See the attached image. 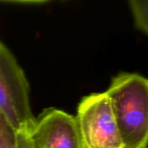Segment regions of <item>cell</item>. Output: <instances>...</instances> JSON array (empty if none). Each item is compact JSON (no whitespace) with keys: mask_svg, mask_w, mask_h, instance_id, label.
Segmentation results:
<instances>
[{"mask_svg":"<svg viewBox=\"0 0 148 148\" xmlns=\"http://www.w3.org/2000/svg\"><path fill=\"white\" fill-rule=\"evenodd\" d=\"M124 148H147L148 78L119 72L106 91Z\"/></svg>","mask_w":148,"mask_h":148,"instance_id":"1","label":"cell"},{"mask_svg":"<svg viewBox=\"0 0 148 148\" xmlns=\"http://www.w3.org/2000/svg\"><path fill=\"white\" fill-rule=\"evenodd\" d=\"M0 113L15 130L31 134L36 124L24 71L0 40Z\"/></svg>","mask_w":148,"mask_h":148,"instance_id":"2","label":"cell"},{"mask_svg":"<svg viewBox=\"0 0 148 148\" xmlns=\"http://www.w3.org/2000/svg\"><path fill=\"white\" fill-rule=\"evenodd\" d=\"M75 119L84 148H124L106 92L84 96Z\"/></svg>","mask_w":148,"mask_h":148,"instance_id":"3","label":"cell"},{"mask_svg":"<svg viewBox=\"0 0 148 148\" xmlns=\"http://www.w3.org/2000/svg\"><path fill=\"white\" fill-rule=\"evenodd\" d=\"M31 135L37 148H84L75 116L56 108L36 117Z\"/></svg>","mask_w":148,"mask_h":148,"instance_id":"4","label":"cell"},{"mask_svg":"<svg viewBox=\"0 0 148 148\" xmlns=\"http://www.w3.org/2000/svg\"><path fill=\"white\" fill-rule=\"evenodd\" d=\"M0 148H37L31 134L14 130L0 113Z\"/></svg>","mask_w":148,"mask_h":148,"instance_id":"5","label":"cell"},{"mask_svg":"<svg viewBox=\"0 0 148 148\" xmlns=\"http://www.w3.org/2000/svg\"><path fill=\"white\" fill-rule=\"evenodd\" d=\"M129 7L135 27L148 36V0H130Z\"/></svg>","mask_w":148,"mask_h":148,"instance_id":"6","label":"cell"}]
</instances>
